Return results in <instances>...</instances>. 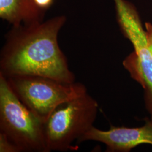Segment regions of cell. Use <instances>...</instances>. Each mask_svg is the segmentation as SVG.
Masks as SVG:
<instances>
[{
    "instance_id": "cell-1",
    "label": "cell",
    "mask_w": 152,
    "mask_h": 152,
    "mask_svg": "<svg viewBox=\"0 0 152 152\" xmlns=\"http://www.w3.org/2000/svg\"><path fill=\"white\" fill-rule=\"evenodd\" d=\"M65 20L64 16H57L45 22L12 27L1 52L0 73L6 77L42 76L75 82V74L58 40Z\"/></svg>"
},
{
    "instance_id": "cell-2",
    "label": "cell",
    "mask_w": 152,
    "mask_h": 152,
    "mask_svg": "<svg viewBox=\"0 0 152 152\" xmlns=\"http://www.w3.org/2000/svg\"><path fill=\"white\" fill-rule=\"evenodd\" d=\"M98 107L97 101L87 92L59 105L44 122L49 152L76 150L73 142L94 126Z\"/></svg>"
},
{
    "instance_id": "cell-3",
    "label": "cell",
    "mask_w": 152,
    "mask_h": 152,
    "mask_svg": "<svg viewBox=\"0 0 152 152\" xmlns=\"http://www.w3.org/2000/svg\"><path fill=\"white\" fill-rule=\"evenodd\" d=\"M0 132L22 152H49L44 121L22 103L1 73Z\"/></svg>"
},
{
    "instance_id": "cell-4",
    "label": "cell",
    "mask_w": 152,
    "mask_h": 152,
    "mask_svg": "<svg viewBox=\"0 0 152 152\" xmlns=\"http://www.w3.org/2000/svg\"><path fill=\"white\" fill-rule=\"evenodd\" d=\"M115 9L121 32L134 49L122 64L131 78L143 88L145 107L152 119V55L148 47L145 28L136 8L129 2L118 0Z\"/></svg>"
},
{
    "instance_id": "cell-5",
    "label": "cell",
    "mask_w": 152,
    "mask_h": 152,
    "mask_svg": "<svg viewBox=\"0 0 152 152\" xmlns=\"http://www.w3.org/2000/svg\"><path fill=\"white\" fill-rule=\"evenodd\" d=\"M6 78L22 103L44 122L60 104L87 92L86 86L80 82L65 83L37 76H11Z\"/></svg>"
},
{
    "instance_id": "cell-6",
    "label": "cell",
    "mask_w": 152,
    "mask_h": 152,
    "mask_svg": "<svg viewBox=\"0 0 152 152\" xmlns=\"http://www.w3.org/2000/svg\"><path fill=\"white\" fill-rule=\"evenodd\" d=\"M101 142L107 147V151L127 152L135 147L147 144L152 145V119L147 120L145 125L139 127L111 126L108 130H99L94 126L77 141Z\"/></svg>"
},
{
    "instance_id": "cell-7",
    "label": "cell",
    "mask_w": 152,
    "mask_h": 152,
    "mask_svg": "<svg viewBox=\"0 0 152 152\" xmlns=\"http://www.w3.org/2000/svg\"><path fill=\"white\" fill-rule=\"evenodd\" d=\"M43 12L32 0H0V17L13 27L42 22Z\"/></svg>"
},
{
    "instance_id": "cell-8",
    "label": "cell",
    "mask_w": 152,
    "mask_h": 152,
    "mask_svg": "<svg viewBox=\"0 0 152 152\" xmlns=\"http://www.w3.org/2000/svg\"><path fill=\"white\" fill-rule=\"evenodd\" d=\"M0 152H22L19 148L0 132Z\"/></svg>"
},
{
    "instance_id": "cell-9",
    "label": "cell",
    "mask_w": 152,
    "mask_h": 152,
    "mask_svg": "<svg viewBox=\"0 0 152 152\" xmlns=\"http://www.w3.org/2000/svg\"><path fill=\"white\" fill-rule=\"evenodd\" d=\"M145 31L148 47L152 55V24L149 22L145 23Z\"/></svg>"
},
{
    "instance_id": "cell-10",
    "label": "cell",
    "mask_w": 152,
    "mask_h": 152,
    "mask_svg": "<svg viewBox=\"0 0 152 152\" xmlns=\"http://www.w3.org/2000/svg\"></svg>"
}]
</instances>
